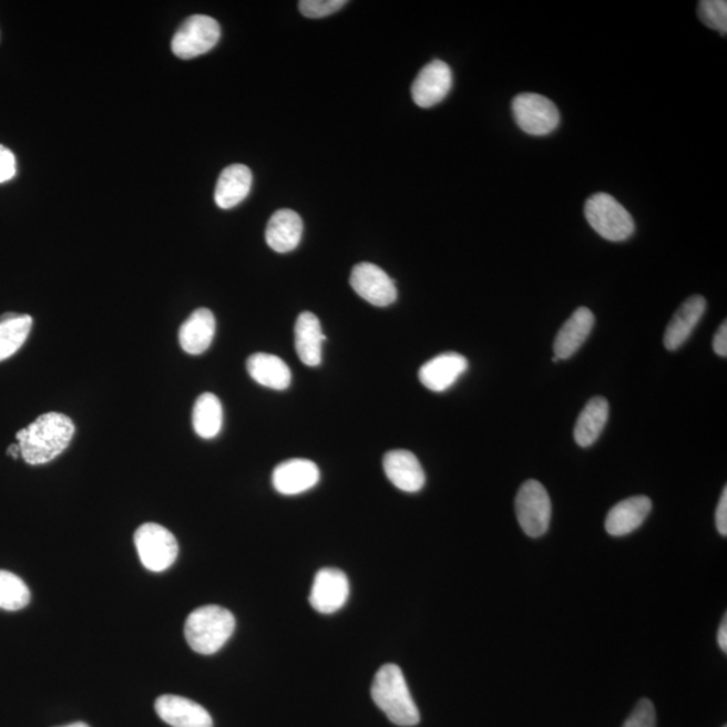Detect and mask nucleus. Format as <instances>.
Returning <instances> with one entry per match:
<instances>
[{"label":"nucleus","mask_w":727,"mask_h":727,"mask_svg":"<svg viewBox=\"0 0 727 727\" xmlns=\"http://www.w3.org/2000/svg\"><path fill=\"white\" fill-rule=\"evenodd\" d=\"M72 419L59 412H48L28 428L17 432L22 459L29 465H43L64 453L74 436Z\"/></svg>","instance_id":"f257e3e1"},{"label":"nucleus","mask_w":727,"mask_h":727,"mask_svg":"<svg viewBox=\"0 0 727 727\" xmlns=\"http://www.w3.org/2000/svg\"><path fill=\"white\" fill-rule=\"evenodd\" d=\"M375 705L386 714L392 724L410 727L421 720L419 710L411 697L402 669L397 664H386L375 675L371 688Z\"/></svg>","instance_id":"f03ea898"},{"label":"nucleus","mask_w":727,"mask_h":727,"mask_svg":"<svg viewBox=\"0 0 727 727\" xmlns=\"http://www.w3.org/2000/svg\"><path fill=\"white\" fill-rule=\"evenodd\" d=\"M236 628V620L225 607L208 605L192 612L185 624V638L197 654L213 655L221 651Z\"/></svg>","instance_id":"7ed1b4c3"},{"label":"nucleus","mask_w":727,"mask_h":727,"mask_svg":"<svg viewBox=\"0 0 727 727\" xmlns=\"http://www.w3.org/2000/svg\"><path fill=\"white\" fill-rule=\"evenodd\" d=\"M585 217L604 239L618 243L635 234V221L616 198L606 193L594 194L585 204Z\"/></svg>","instance_id":"20e7f679"},{"label":"nucleus","mask_w":727,"mask_h":727,"mask_svg":"<svg viewBox=\"0 0 727 727\" xmlns=\"http://www.w3.org/2000/svg\"><path fill=\"white\" fill-rule=\"evenodd\" d=\"M134 542L142 565L154 573L172 567L180 553L177 539L165 526L155 523L141 525Z\"/></svg>","instance_id":"39448f33"},{"label":"nucleus","mask_w":727,"mask_h":727,"mask_svg":"<svg viewBox=\"0 0 727 727\" xmlns=\"http://www.w3.org/2000/svg\"><path fill=\"white\" fill-rule=\"evenodd\" d=\"M512 112L519 129L532 136L550 135L560 127V110L537 93H520L513 99Z\"/></svg>","instance_id":"423d86ee"},{"label":"nucleus","mask_w":727,"mask_h":727,"mask_svg":"<svg viewBox=\"0 0 727 727\" xmlns=\"http://www.w3.org/2000/svg\"><path fill=\"white\" fill-rule=\"evenodd\" d=\"M221 37V24L212 17L192 16L175 31L172 50L178 59L192 60L211 52Z\"/></svg>","instance_id":"0eeeda50"},{"label":"nucleus","mask_w":727,"mask_h":727,"mask_svg":"<svg viewBox=\"0 0 727 727\" xmlns=\"http://www.w3.org/2000/svg\"><path fill=\"white\" fill-rule=\"evenodd\" d=\"M516 516L520 526L531 537H541L549 531L551 500L541 482L529 480L519 489Z\"/></svg>","instance_id":"6e6552de"},{"label":"nucleus","mask_w":727,"mask_h":727,"mask_svg":"<svg viewBox=\"0 0 727 727\" xmlns=\"http://www.w3.org/2000/svg\"><path fill=\"white\" fill-rule=\"evenodd\" d=\"M350 286L364 300L373 306H390L398 298L395 281L372 263H359L354 267Z\"/></svg>","instance_id":"1a4fd4ad"},{"label":"nucleus","mask_w":727,"mask_h":727,"mask_svg":"<svg viewBox=\"0 0 727 727\" xmlns=\"http://www.w3.org/2000/svg\"><path fill=\"white\" fill-rule=\"evenodd\" d=\"M453 88V72L447 62L431 61L418 73L411 88L413 102L421 109H431L443 102Z\"/></svg>","instance_id":"9d476101"},{"label":"nucleus","mask_w":727,"mask_h":727,"mask_svg":"<svg viewBox=\"0 0 727 727\" xmlns=\"http://www.w3.org/2000/svg\"><path fill=\"white\" fill-rule=\"evenodd\" d=\"M349 597V581L341 570L322 569L313 582L310 605L319 613L340 611Z\"/></svg>","instance_id":"9b49d317"},{"label":"nucleus","mask_w":727,"mask_h":727,"mask_svg":"<svg viewBox=\"0 0 727 727\" xmlns=\"http://www.w3.org/2000/svg\"><path fill=\"white\" fill-rule=\"evenodd\" d=\"M155 711L172 727H213L211 714L202 705L178 695H162L155 702Z\"/></svg>","instance_id":"f8f14e48"},{"label":"nucleus","mask_w":727,"mask_h":727,"mask_svg":"<svg viewBox=\"0 0 727 727\" xmlns=\"http://www.w3.org/2000/svg\"><path fill=\"white\" fill-rule=\"evenodd\" d=\"M319 469L315 462L304 459L287 460L274 469L273 485L275 491L285 496L309 491L319 481Z\"/></svg>","instance_id":"ddd939ff"},{"label":"nucleus","mask_w":727,"mask_h":727,"mask_svg":"<svg viewBox=\"0 0 727 727\" xmlns=\"http://www.w3.org/2000/svg\"><path fill=\"white\" fill-rule=\"evenodd\" d=\"M468 367L469 362L462 355L442 354L419 369V380L432 392H444L468 371Z\"/></svg>","instance_id":"4468645a"},{"label":"nucleus","mask_w":727,"mask_h":727,"mask_svg":"<svg viewBox=\"0 0 727 727\" xmlns=\"http://www.w3.org/2000/svg\"><path fill=\"white\" fill-rule=\"evenodd\" d=\"M385 472L395 487L407 493L421 491L426 474L421 462L411 451L392 450L385 455Z\"/></svg>","instance_id":"2eb2a0df"},{"label":"nucleus","mask_w":727,"mask_h":727,"mask_svg":"<svg viewBox=\"0 0 727 727\" xmlns=\"http://www.w3.org/2000/svg\"><path fill=\"white\" fill-rule=\"evenodd\" d=\"M707 303L702 296H693L676 310L664 334V347L670 352L678 350L688 340L706 311Z\"/></svg>","instance_id":"dca6fc26"},{"label":"nucleus","mask_w":727,"mask_h":727,"mask_svg":"<svg viewBox=\"0 0 727 727\" xmlns=\"http://www.w3.org/2000/svg\"><path fill=\"white\" fill-rule=\"evenodd\" d=\"M304 234V222L296 211L280 209L267 224L266 242L278 254L291 253L299 246Z\"/></svg>","instance_id":"f3484780"},{"label":"nucleus","mask_w":727,"mask_h":727,"mask_svg":"<svg viewBox=\"0 0 727 727\" xmlns=\"http://www.w3.org/2000/svg\"><path fill=\"white\" fill-rule=\"evenodd\" d=\"M595 318L587 307H578L561 330L554 342V354L557 360H567L578 352L594 328Z\"/></svg>","instance_id":"a211bd4d"},{"label":"nucleus","mask_w":727,"mask_h":727,"mask_svg":"<svg viewBox=\"0 0 727 727\" xmlns=\"http://www.w3.org/2000/svg\"><path fill=\"white\" fill-rule=\"evenodd\" d=\"M652 501L647 496H636L620 501L607 513L605 529L612 536H625L636 531L647 520Z\"/></svg>","instance_id":"6ab92c4d"},{"label":"nucleus","mask_w":727,"mask_h":727,"mask_svg":"<svg viewBox=\"0 0 727 727\" xmlns=\"http://www.w3.org/2000/svg\"><path fill=\"white\" fill-rule=\"evenodd\" d=\"M216 334V318L209 309H197L182 324L180 329L181 348L190 355H202L212 345Z\"/></svg>","instance_id":"aec40b11"},{"label":"nucleus","mask_w":727,"mask_h":727,"mask_svg":"<svg viewBox=\"0 0 727 727\" xmlns=\"http://www.w3.org/2000/svg\"><path fill=\"white\" fill-rule=\"evenodd\" d=\"M253 187V173L246 165H231L225 167L218 177L215 202L218 208L232 209L247 198Z\"/></svg>","instance_id":"412c9836"},{"label":"nucleus","mask_w":727,"mask_h":727,"mask_svg":"<svg viewBox=\"0 0 727 727\" xmlns=\"http://www.w3.org/2000/svg\"><path fill=\"white\" fill-rule=\"evenodd\" d=\"M324 341L326 336L317 316L310 311L303 313L296 322V349L305 366L318 367L321 364Z\"/></svg>","instance_id":"4be33fe9"},{"label":"nucleus","mask_w":727,"mask_h":727,"mask_svg":"<svg viewBox=\"0 0 727 727\" xmlns=\"http://www.w3.org/2000/svg\"><path fill=\"white\" fill-rule=\"evenodd\" d=\"M247 369L256 383L272 390L284 391L291 385L290 368L278 356L255 354L247 360Z\"/></svg>","instance_id":"5701e85b"},{"label":"nucleus","mask_w":727,"mask_h":727,"mask_svg":"<svg viewBox=\"0 0 727 727\" xmlns=\"http://www.w3.org/2000/svg\"><path fill=\"white\" fill-rule=\"evenodd\" d=\"M610 418V403L605 398L595 397L588 400L580 413L574 429V440L581 448L592 447L597 442Z\"/></svg>","instance_id":"b1692460"},{"label":"nucleus","mask_w":727,"mask_h":727,"mask_svg":"<svg viewBox=\"0 0 727 727\" xmlns=\"http://www.w3.org/2000/svg\"><path fill=\"white\" fill-rule=\"evenodd\" d=\"M193 428L198 437L212 440L223 428V406L215 393L199 395L193 409Z\"/></svg>","instance_id":"393cba45"},{"label":"nucleus","mask_w":727,"mask_h":727,"mask_svg":"<svg viewBox=\"0 0 727 727\" xmlns=\"http://www.w3.org/2000/svg\"><path fill=\"white\" fill-rule=\"evenodd\" d=\"M33 318L28 315L9 313L0 317V361L10 359L27 342Z\"/></svg>","instance_id":"a878e982"},{"label":"nucleus","mask_w":727,"mask_h":727,"mask_svg":"<svg viewBox=\"0 0 727 727\" xmlns=\"http://www.w3.org/2000/svg\"><path fill=\"white\" fill-rule=\"evenodd\" d=\"M30 603V591L20 576L0 570V610L18 612Z\"/></svg>","instance_id":"bb28decb"},{"label":"nucleus","mask_w":727,"mask_h":727,"mask_svg":"<svg viewBox=\"0 0 727 727\" xmlns=\"http://www.w3.org/2000/svg\"><path fill=\"white\" fill-rule=\"evenodd\" d=\"M699 20L708 29L727 34V2L725 0H702L698 6Z\"/></svg>","instance_id":"cd10ccee"},{"label":"nucleus","mask_w":727,"mask_h":727,"mask_svg":"<svg viewBox=\"0 0 727 727\" xmlns=\"http://www.w3.org/2000/svg\"><path fill=\"white\" fill-rule=\"evenodd\" d=\"M347 0H303L299 10L306 18H324L340 11Z\"/></svg>","instance_id":"c85d7f7f"},{"label":"nucleus","mask_w":727,"mask_h":727,"mask_svg":"<svg viewBox=\"0 0 727 727\" xmlns=\"http://www.w3.org/2000/svg\"><path fill=\"white\" fill-rule=\"evenodd\" d=\"M623 727H656L655 706L649 699L638 702Z\"/></svg>","instance_id":"c756f323"},{"label":"nucleus","mask_w":727,"mask_h":727,"mask_svg":"<svg viewBox=\"0 0 727 727\" xmlns=\"http://www.w3.org/2000/svg\"><path fill=\"white\" fill-rule=\"evenodd\" d=\"M17 175V158L10 149L0 144V184L9 182Z\"/></svg>","instance_id":"7c9ffc66"},{"label":"nucleus","mask_w":727,"mask_h":727,"mask_svg":"<svg viewBox=\"0 0 727 727\" xmlns=\"http://www.w3.org/2000/svg\"><path fill=\"white\" fill-rule=\"evenodd\" d=\"M716 523L717 529L720 535H727V488L725 487L723 496L719 499V503L716 512Z\"/></svg>","instance_id":"2f4dec72"},{"label":"nucleus","mask_w":727,"mask_h":727,"mask_svg":"<svg viewBox=\"0 0 727 727\" xmlns=\"http://www.w3.org/2000/svg\"><path fill=\"white\" fill-rule=\"evenodd\" d=\"M714 352H716L720 357H726L727 356V322L725 321L723 325L719 326V329L714 336Z\"/></svg>","instance_id":"473e14b6"},{"label":"nucleus","mask_w":727,"mask_h":727,"mask_svg":"<svg viewBox=\"0 0 727 727\" xmlns=\"http://www.w3.org/2000/svg\"><path fill=\"white\" fill-rule=\"evenodd\" d=\"M718 644H719V648L723 649L726 654V652H727V614H725L723 623H720V626H719Z\"/></svg>","instance_id":"72a5a7b5"},{"label":"nucleus","mask_w":727,"mask_h":727,"mask_svg":"<svg viewBox=\"0 0 727 727\" xmlns=\"http://www.w3.org/2000/svg\"><path fill=\"white\" fill-rule=\"evenodd\" d=\"M8 454L11 455L14 460L20 459V457H22L20 444H10Z\"/></svg>","instance_id":"f704fd0d"},{"label":"nucleus","mask_w":727,"mask_h":727,"mask_svg":"<svg viewBox=\"0 0 727 727\" xmlns=\"http://www.w3.org/2000/svg\"><path fill=\"white\" fill-rule=\"evenodd\" d=\"M61 727H90V726H88L84 723H74V724L66 725V726H61Z\"/></svg>","instance_id":"c9c22d12"},{"label":"nucleus","mask_w":727,"mask_h":727,"mask_svg":"<svg viewBox=\"0 0 727 727\" xmlns=\"http://www.w3.org/2000/svg\"><path fill=\"white\" fill-rule=\"evenodd\" d=\"M724 727H726V726H724Z\"/></svg>","instance_id":"e433bc0d"}]
</instances>
